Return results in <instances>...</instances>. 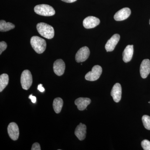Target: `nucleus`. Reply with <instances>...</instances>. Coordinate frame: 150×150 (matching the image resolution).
Wrapping results in <instances>:
<instances>
[{
    "instance_id": "f257e3e1",
    "label": "nucleus",
    "mask_w": 150,
    "mask_h": 150,
    "mask_svg": "<svg viewBox=\"0 0 150 150\" xmlns=\"http://www.w3.org/2000/svg\"><path fill=\"white\" fill-rule=\"evenodd\" d=\"M36 28L39 34L43 37L49 39L54 38V30L51 25L44 23H40L37 25Z\"/></svg>"
},
{
    "instance_id": "f03ea898",
    "label": "nucleus",
    "mask_w": 150,
    "mask_h": 150,
    "mask_svg": "<svg viewBox=\"0 0 150 150\" xmlns=\"http://www.w3.org/2000/svg\"><path fill=\"white\" fill-rule=\"evenodd\" d=\"M30 44L34 51L38 54H42L46 50V41L43 38L38 36H34L31 37L30 39Z\"/></svg>"
},
{
    "instance_id": "7ed1b4c3",
    "label": "nucleus",
    "mask_w": 150,
    "mask_h": 150,
    "mask_svg": "<svg viewBox=\"0 0 150 150\" xmlns=\"http://www.w3.org/2000/svg\"><path fill=\"white\" fill-rule=\"evenodd\" d=\"M34 11L37 14L45 16H52L56 13L52 6L46 4L38 5L35 6Z\"/></svg>"
},
{
    "instance_id": "20e7f679",
    "label": "nucleus",
    "mask_w": 150,
    "mask_h": 150,
    "mask_svg": "<svg viewBox=\"0 0 150 150\" xmlns=\"http://www.w3.org/2000/svg\"><path fill=\"white\" fill-rule=\"evenodd\" d=\"M33 79L32 74L29 70H24L21 75V83L22 88L27 90L32 85Z\"/></svg>"
},
{
    "instance_id": "39448f33",
    "label": "nucleus",
    "mask_w": 150,
    "mask_h": 150,
    "mask_svg": "<svg viewBox=\"0 0 150 150\" xmlns=\"http://www.w3.org/2000/svg\"><path fill=\"white\" fill-rule=\"evenodd\" d=\"M102 73V69L99 65H96L85 76V79L88 81H95L99 79Z\"/></svg>"
},
{
    "instance_id": "423d86ee",
    "label": "nucleus",
    "mask_w": 150,
    "mask_h": 150,
    "mask_svg": "<svg viewBox=\"0 0 150 150\" xmlns=\"http://www.w3.org/2000/svg\"><path fill=\"white\" fill-rule=\"evenodd\" d=\"M90 54V52L88 47L86 46L82 47L76 54L75 57L76 61L78 63L85 62L88 59Z\"/></svg>"
},
{
    "instance_id": "0eeeda50",
    "label": "nucleus",
    "mask_w": 150,
    "mask_h": 150,
    "mask_svg": "<svg viewBox=\"0 0 150 150\" xmlns=\"http://www.w3.org/2000/svg\"><path fill=\"white\" fill-rule=\"evenodd\" d=\"M8 133L12 140H18L19 136V130L17 124L14 122L10 123L8 127Z\"/></svg>"
},
{
    "instance_id": "6e6552de",
    "label": "nucleus",
    "mask_w": 150,
    "mask_h": 150,
    "mask_svg": "<svg viewBox=\"0 0 150 150\" xmlns=\"http://www.w3.org/2000/svg\"><path fill=\"white\" fill-rule=\"evenodd\" d=\"M100 21L98 18L92 16L87 17L84 19L83 25L87 29L94 28L98 25Z\"/></svg>"
},
{
    "instance_id": "1a4fd4ad",
    "label": "nucleus",
    "mask_w": 150,
    "mask_h": 150,
    "mask_svg": "<svg viewBox=\"0 0 150 150\" xmlns=\"http://www.w3.org/2000/svg\"><path fill=\"white\" fill-rule=\"evenodd\" d=\"M120 38V36L119 34H115L108 40L105 45V49L107 52H110L114 50L115 46L119 42Z\"/></svg>"
},
{
    "instance_id": "9d476101",
    "label": "nucleus",
    "mask_w": 150,
    "mask_h": 150,
    "mask_svg": "<svg viewBox=\"0 0 150 150\" xmlns=\"http://www.w3.org/2000/svg\"><path fill=\"white\" fill-rule=\"evenodd\" d=\"M131 14V10L129 8H124L118 11L114 16V19L116 21H121L129 17Z\"/></svg>"
},
{
    "instance_id": "9b49d317",
    "label": "nucleus",
    "mask_w": 150,
    "mask_h": 150,
    "mask_svg": "<svg viewBox=\"0 0 150 150\" xmlns=\"http://www.w3.org/2000/svg\"><path fill=\"white\" fill-rule=\"evenodd\" d=\"M140 74L143 79L147 77L150 73V61L146 59L142 61L140 69Z\"/></svg>"
},
{
    "instance_id": "f8f14e48",
    "label": "nucleus",
    "mask_w": 150,
    "mask_h": 150,
    "mask_svg": "<svg viewBox=\"0 0 150 150\" xmlns=\"http://www.w3.org/2000/svg\"><path fill=\"white\" fill-rule=\"evenodd\" d=\"M66 66L62 59H58L54 62L53 69L54 72L58 76H61L64 73Z\"/></svg>"
},
{
    "instance_id": "ddd939ff",
    "label": "nucleus",
    "mask_w": 150,
    "mask_h": 150,
    "mask_svg": "<svg viewBox=\"0 0 150 150\" xmlns=\"http://www.w3.org/2000/svg\"><path fill=\"white\" fill-rule=\"evenodd\" d=\"M122 94V88L121 84L119 83H115L112 89L111 96L113 100L116 103L119 102L121 100Z\"/></svg>"
},
{
    "instance_id": "4468645a",
    "label": "nucleus",
    "mask_w": 150,
    "mask_h": 150,
    "mask_svg": "<svg viewBox=\"0 0 150 150\" xmlns=\"http://www.w3.org/2000/svg\"><path fill=\"white\" fill-rule=\"evenodd\" d=\"M86 134V126L85 124L80 123L76 128L75 134L78 139L83 141L85 139Z\"/></svg>"
},
{
    "instance_id": "2eb2a0df",
    "label": "nucleus",
    "mask_w": 150,
    "mask_h": 150,
    "mask_svg": "<svg viewBox=\"0 0 150 150\" xmlns=\"http://www.w3.org/2000/svg\"><path fill=\"white\" fill-rule=\"evenodd\" d=\"M91 100L87 98H79L75 100V104L80 110H83L90 104Z\"/></svg>"
},
{
    "instance_id": "dca6fc26",
    "label": "nucleus",
    "mask_w": 150,
    "mask_h": 150,
    "mask_svg": "<svg viewBox=\"0 0 150 150\" xmlns=\"http://www.w3.org/2000/svg\"><path fill=\"white\" fill-rule=\"evenodd\" d=\"M133 45H128L124 49L123 53V62L128 63L131 61L134 53Z\"/></svg>"
},
{
    "instance_id": "f3484780",
    "label": "nucleus",
    "mask_w": 150,
    "mask_h": 150,
    "mask_svg": "<svg viewBox=\"0 0 150 150\" xmlns=\"http://www.w3.org/2000/svg\"><path fill=\"white\" fill-rule=\"evenodd\" d=\"M63 104L64 102L62 98H57L54 99L53 104V108L56 113H59L61 112Z\"/></svg>"
},
{
    "instance_id": "a211bd4d",
    "label": "nucleus",
    "mask_w": 150,
    "mask_h": 150,
    "mask_svg": "<svg viewBox=\"0 0 150 150\" xmlns=\"http://www.w3.org/2000/svg\"><path fill=\"white\" fill-rule=\"evenodd\" d=\"M15 27L14 25L10 22H6L4 20L0 21V31L1 32H6L13 29Z\"/></svg>"
},
{
    "instance_id": "6ab92c4d",
    "label": "nucleus",
    "mask_w": 150,
    "mask_h": 150,
    "mask_svg": "<svg viewBox=\"0 0 150 150\" xmlns=\"http://www.w3.org/2000/svg\"><path fill=\"white\" fill-rule=\"evenodd\" d=\"M9 77L6 74H2L0 76V92H2L8 84Z\"/></svg>"
},
{
    "instance_id": "aec40b11",
    "label": "nucleus",
    "mask_w": 150,
    "mask_h": 150,
    "mask_svg": "<svg viewBox=\"0 0 150 150\" xmlns=\"http://www.w3.org/2000/svg\"><path fill=\"white\" fill-rule=\"evenodd\" d=\"M142 120L145 128L147 130H150V116L146 115H143Z\"/></svg>"
},
{
    "instance_id": "412c9836",
    "label": "nucleus",
    "mask_w": 150,
    "mask_h": 150,
    "mask_svg": "<svg viewBox=\"0 0 150 150\" xmlns=\"http://www.w3.org/2000/svg\"><path fill=\"white\" fill-rule=\"evenodd\" d=\"M142 146L144 150H150V142L148 140H144L142 142Z\"/></svg>"
},
{
    "instance_id": "4be33fe9",
    "label": "nucleus",
    "mask_w": 150,
    "mask_h": 150,
    "mask_svg": "<svg viewBox=\"0 0 150 150\" xmlns=\"http://www.w3.org/2000/svg\"><path fill=\"white\" fill-rule=\"evenodd\" d=\"M7 44L4 41H1L0 42V54H1L3 51L6 49Z\"/></svg>"
},
{
    "instance_id": "5701e85b",
    "label": "nucleus",
    "mask_w": 150,
    "mask_h": 150,
    "mask_svg": "<svg viewBox=\"0 0 150 150\" xmlns=\"http://www.w3.org/2000/svg\"><path fill=\"white\" fill-rule=\"evenodd\" d=\"M32 150H40V145L38 143H35L33 145L32 148H31Z\"/></svg>"
},
{
    "instance_id": "b1692460",
    "label": "nucleus",
    "mask_w": 150,
    "mask_h": 150,
    "mask_svg": "<svg viewBox=\"0 0 150 150\" xmlns=\"http://www.w3.org/2000/svg\"><path fill=\"white\" fill-rule=\"evenodd\" d=\"M29 98L31 100V101H32V102L33 103H35L36 102V97L33 96L32 95V94L30 95V96H29Z\"/></svg>"
},
{
    "instance_id": "393cba45",
    "label": "nucleus",
    "mask_w": 150,
    "mask_h": 150,
    "mask_svg": "<svg viewBox=\"0 0 150 150\" xmlns=\"http://www.w3.org/2000/svg\"><path fill=\"white\" fill-rule=\"evenodd\" d=\"M38 89L39 91L41 92H43L45 91V88L43 87V86H42V84H39V85L38 86Z\"/></svg>"
},
{
    "instance_id": "a878e982",
    "label": "nucleus",
    "mask_w": 150,
    "mask_h": 150,
    "mask_svg": "<svg viewBox=\"0 0 150 150\" xmlns=\"http://www.w3.org/2000/svg\"><path fill=\"white\" fill-rule=\"evenodd\" d=\"M62 1L66 3H71L74 2L76 1L77 0H62Z\"/></svg>"
},
{
    "instance_id": "bb28decb",
    "label": "nucleus",
    "mask_w": 150,
    "mask_h": 150,
    "mask_svg": "<svg viewBox=\"0 0 150 150\" xmlns=\"http://www.w3.org/2000/svg\"></svg>"
},
{
    "instance_id": "cd10ccee",
    "label": "nucleus",
    "mask_w": 150,
    "mask_h": 150,
    "mask_svg": "<svg viewBox=\"0 0 150 150\" xmlns=\"http://www.w3.org/2000/svg\"></svg>"
}]
</instances>
